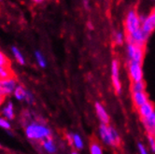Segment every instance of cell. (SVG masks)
I'll return each instance as SVG.
<instances>
[{"label": "cell", "mask_w": 155, "mask_h": 154, "mask_svg": "<svg viewBox=\"0 0 155 154\" xmlns=\"http://www.w3.org/2000/svg\"><path fill=\"white\" fill-rule=\"evenodd\" d=\"M133 100H134V103L137 107L149 101L148 100V96H147V94L145 93H144V91L143 92L133 93Z\"/></svg>", "instance_id": "8fae6325"}, {"label": "cell", "mask_w": 155, "mask_h": 154, "mask_svg": "<svg viewBox=\"0 0 155 154\" xmlns=\"http://www.w3.org/2000/svg\"><path fill=\"white\" fill-rule=\"evenodd\" d=\"M26 136L33 141H42L45 138L51 137V130L44 124L38 123H32L25 128Z\"/></svg>", "instance_id": "6da1fadb"}, {"label": "cell", "mask_w": 155, "mask_h": 154, "mask_svg": "<svg viewBox=\"0 0 155 154\" xmlns=\"http://www.w3.org/2000/svg\"><path fill=\"white\" fill-rule=\"evenodd\" d=\"M3 115L5 116V118L7 120H13L14 119V110H13V105L12 102H9L6 107L3 109L2 111Z\"/></svg>", "instance_id": "9a60e30c"}, {"label": "cell", "mask_w": 155, "mask_h": 154, "mask_svg": "<svg viewBox=\"0 0 155 154\" xmlns=\"http://www.w3.org/2000/svg\"><path fill=\"white\" fill-rule=\"evenodd\" d=\"M137 50V45L136 44H132V43H128V54L130 59L133 57V55L135 54V51Z\"/></svg>", "instance_id": "603a6c76"}, {"label": "cell", "mask_w": 155, "mask_h": 154, "mask_svg": "<svg viewBox=\"0 0 155 154\" xmlns=\"http://www.w3.org/2000/svg\"><path fill=\"white\" fill-rule=\"evenodd\" d=\"M127 35H129L133 38V41H134L136 45L140 46V47H144L146 40L148 39V38L150 36L142 30L141 26L139 28H137L135 32H133L132 34H127Z\"/></svg>", "instance_id": "8992f818"}, {"label": "cell", "mask_w": 155, "mask_h": 154, "mask_svg": "<svg viewBox=\"0 0 155 154\" xmlns=\"http://www.w3.org/2000/svg\"><path fill=\"white\" fill-rule=\"evenodd\" d=\"M148 138H149V142H150V145L151 147L152 151L155 152V136L151 134H149Z\"/></svg>", "instance_id": "d4e9b609"}, {"label": "cell", "mask_w": 155, "mask_h": 154, "mask_svg": "<svg viewBox=\"0 0 155 154\" xmlns=\"http://www.w3.org/2000/svg\"><path fill=\"white\" fill-rule=\"evenodd\" d=\"M142 122L145 125L147 131L149 132V134L153 135L155 131V112H153L147 118H142Z\"/></svg>", "instance_id": "30bf717a"}, {"label": "cell", "mask_w": 155, "mask_h": 154, "mask_svg": "<svg viewBox=\"0 0 155 154\" xmlns=\"http://www.w3.org/2000/svg\"><path fill=\"white\" fill-rule=\"evenodd\" d=\"M25 100L27 103H32V102H33V96H32V94H31L30 93H28V92H27Z\"/></svg>", "instance_id": "4316f807"}, {"label": "cell", "mask_w": 155, "mask_h": 154, "mask_svg": "<svg viewBox=\"0 0 155 154\" xmlns=\"http://www.w3.org/2000/svg\"><path fill=\"white\" fill-rule=\"evenodd\" d=\"M141 28L144 32L147 33L148 35H150L155 29V9L152 10L151 13L147 18H145V21L142 23Z\"/></svg>", "instance_id": "52a82bcc"}, {"label": "cell", "mask_w": 155, "mask_h": 154, "mask_svg": "<svg viewBox=\"0 0 155 154\" xmlns=\"http://www.w3.org/2000/svg\"><path fill=\"white\" fill-rule=\"evenodd\" d=\"M129 75L133 81H139L143 79V72L141 68V64L131 62L129 64Z\"/></svg>", "instance_id": "5b68a950"}, {"label": "cell", "mask_w": 155, "mask_h": 154, "mask_svg": "<svg viewBox=\"0 0 155 154\" xmlns=\"http://www.w3.org/2000/svg\"><path fill=\"white\" fill-rule=\"evenodd\" d=\"M100 135L103 141L107 145L115 147L120 144V137L112 127H108L107 124L102 123L100 126Z\"/></svg>", "instance_id": "7a4b0ae2"}, {"label": "cell", "mask_w": 155, "mask_h": 154, "mask_svg": "<svg viewBox=\"0 0 155 154\" xmlns=\"http://www.w3.org/2000/svg\"><path fill=\"white\" fill-rule=\"evenodd\" d=\"M0 148H1V145H0Z\"/></svg>", "instance_id": "1f68e13d"}, {"label": "cell", "mask_w": 155, "mask_h": 154, "mask_svg": "<svg viewBox=\"0 0 155 154\" xmlns=\"http://www.w3.org/2000/svg\"><path fill=\"white\" fill-rule=\"evenodd\" d=\"M145 82L143 80H139V81H133L132 86H131V90L132 93H135V92H143L145 90Z\"/></svg>", "instance_id": "e0dca14e"}, {"label": "cell", "mask_w": 155, "mask_h": 154, "mask_svg": "<svg viewBox=\"0 0 155 154\" xmlns=\"http://www.w3.org/2000/svg\"><path fill=\"white\" fill-rule=\"evenodd\" d=\"M35 56H36V59L38 61V64L40 65V67H45L47 63H46V60H45V58L43 57L42 54L39 51H36L35 52Z\"/></svg>", "instance_id": "ffe728a7"}, {"label": "cell", "mask_w": 155, "mask_h": 154, "mask_svg": "<svg viewBox=\"0 0 155 154\" xmlns=\"http://www.w3.org/2000/svg\"><path fill=\"white\" fill-rule=\"evenodd\" d=\"M72 137H73V146H75V148L78 149H81L83 148V142L81 136L79 135H72Z\"/></svg>", "instance_id": "d6986e66"}, {"label": "cell", "mask_w": 155, "mask_h": 154, "mask_svg": "<svg viewBox=\"0 0 155 154\" xmlns=\"http://www.w3.org/2000/svg\"><path fill=\"white\" fill-rule=\"evenodd\" d=\"M141 26V23L139 21V17L137 14L135 10H131L128 13L125 21V29L127 34H132L133 32H135L137 28Z\"/></svg>", "instance_id": "3957f363"}, {"label": "cell", "mask_w": 155, "mask_h": 154, "mask_svg": "<svg viewBox=\"0 0 155 154\" xmlns=\"http://www.w3.org/2000/svg\"><path fill=\"white\" fill-rule=\"evenodd\" d=\"M111 72H112V81L113 86L115 88V91L117 93H120L121 92V85L119 80V64L117 60H114L112 62V67H111Z\"/></svg>", "instance_id": "ba28073f"}, {"label": "cell", "mask_w": 155, "mask_h": 154, "mask_svg": "<svg viewBox=\"0 0 155 154\" xmlns=\"http://www.w3.org/2000/svg\"><path fill=\"white\" fill-rule=\"evenodd\" d=\"M0 65H3V67H8V65H10V61L1 51H0Z\"/></svg>", "instance_id": "7402d4cb"}, {"label": "cell", "mask_w": 155, "mask_h": 154, "mask_svg": "<svg viewBox=\"0 0 155 154\" xmlns=\"http://www.w3.org/2000/svg\"><path fill=\"white\" fill-rule=\"evenodd\" d=\"M34 2H36V3H41L42 1H44V0H33Z\"/></svg>", "instance_id": "f546056e"}, {"label": "cell", "mask_w": 155, "mask_h": 154, "mask_svg": "<svg viewBox=\"0 0 155 154\" xmlns=\"http://www.w3.org/2000/svg\"><path fill=\"white\" fill-rule=\"evenodd\" d=\"M0 127L4 128V129H9L10 128V124L7 120V119L0 118Z\"/></svg>", "instance_id": "cb8c5ba5"}, {"label": "cell", "mask_w": 155, "mask_h": 154, "mask_svg": "<svg viewBox=\"0 0 155 154\" xmlns=\"http://www.w3.org/2000/svg\"><path fill=\"white\" fill-rule=\"evenodd\" d=\"M13 93H14V95H15L17 100H20L21 101V100H25V96H26L27 92L25 91V89L23 86L19 85V86H16Z\"/></svg>", "instance_id": "2e32d148"}, {"label": "cell", "mask_w": 155, "mask_h": 154, "mask_svg": "<svg viewBox=\"0 0 155 154\" xmlns=\"http://www.w3.org/2000/svg\"><path fill=\"white\" fill-rule=\"evenodd\" d=\"M40 143H41V146H42L43 149H45V151H47L49 153H54L56 151V148H55V145H54L51 137L45 138Z\"/></svg>", "instance_id": "4fadbf2b"}, {"label": "cell", "mask_w": 155, "mask_h": 154, "mask_svg": "<svg viewBox=\"0 0 155 154\" xmlns=\"http://www.w3.org/2000/svg\"><path fill=\"white\" fill-rule=\"evenodd\" d=\"M90 151H91V153L92 154H101L102 153V149H101V147L99 146L97 143H95V142H94V143H92V145H91V147H90Z\"/></svg>", "instance_id": "44dd1931"}, {"label": "cell", "mask_w": 155, "mask_h": 154, "mask_svg": "<svg viewBox=\"0 0 155 154\" xmlns=\"http://www.w3.org/2000/svg\"><path fill=\"white\" fill-rule=\"evenodd\" d=\"M5 97H6V95H5L2 92H0V106H1V105L4 103V101H5Z\"/></svg>", "instance_id": "f1b7e54d"}, {"label": "cell", "mask_w": 155, "mask_h": 154, "mask_svg": "<svg viewBox=\"0 0 155 154\" xmlns=\"http://www.w3.org/2000/svg\"><path fill=\"white\" fill-rule=\"evenodd\" d=\"M138 112L142 118H147L154 112V106L150 102H146L142 106H138Z\"/></svg>", "instance_id": "9c48e42d"}, {"label": "cell", "mask_w": 155, "mask_h": 154, "mask_svg": "<svg viewBox=\"0 0 155 154\" xmlns=\"http://www.w3.org/2000/svg\"><path fill=\"white\" fill-rule=\"evenodd\" d=\"M95 110L97 113V116L100 119V120L102 122V123L107 124L109 123V117L107 113V111L105 110V108L102 106V105H100L99 103L95 104Z\"/></svg>", "instance_id": "7c38bea8"}, {"label": "cell", "mask_w": 155, "mask_h": 154, "mask_svg": "<svg viewBox=\"0 0 155 154\" xmlns=\"http://www.w3.org/2000/svg\"><path fill=\"white\" fill-rule=\"evenodd\" d=\"M115 40L117 44H123L124 42V35L121 33H117L115 36Z\"/></svg>", "instance_id": "484cf974"}, {"label": "cell", "mask_w": 155, "mask_h": 154, "mask_svg": "<svg viewBox=\"0 0 155 154\" xmlns=\"http://www.w3.org/2000/svg\"><path fill=\"white\" fill-rule=\"evenodd\" d=\"M12 52H13V55L15 57V59L17 60V62L20 64H25V58H24V55L21 54V52L15 47L12 48Z\"/></svg>", "instance_id": "ac0fdd59"}, {"label": "cell", "mask_w": 155, "mask_h": 154, "mask_svg": "<svg viewBox=\"0 0 155 154\" xmlns=\"http://www.w3.org/2000/svg\"><path fill=\"white\" fill-rule=\"evenodd\" d=\"M153 136H155V131H154V134H153Z\"/></svg>", "instance_id": "4dcf8cb0"}, {"label": "cell", "mask_w": 155, "mask_h": 154, "mask_svg": "<svg viewBox=\"0 0 155 154\" xmlns=\"http://www.w3.org/2000/svg\"><path fill=\"white\" fill-rule=\"evenodd\" d=\"M17 86V82L14 78H9L0 80V92H2L5 95L12 93Z\"/></svg>", "instance_id": "277c9868"}, {"label": "cell", "mask_w": 155, "mask_h": 154, "mask_svg": "<svg viewBox=\"0 0 155 154\" xmlns=\"http://www.w3.org/2000/svg\"><path fill=\"white\" fill-rule=\"evenodd\" d=\"M143 57H144V47H140L137 45V50L135 51V54L133 55L130 61L137 64H142Z\"/></svg>", "instance_id": "5bb4252c"}, {"label": "cell", "mask_w": 155, "mask_h": 154, "mask_svg": "<svg viewBox=\"0 0 155 154\" xmlns=\"http://www.w3.org/2000/svg\"><path fill=\"white\" fill-rule=\"evenodd\" d=\"M138 149H139V152L140 153H142V154H146L147 153V150H146V149H145V147H144L142 144H138Z\"/></svg>", "instance_id": "83f0119b"}]
</instances>
